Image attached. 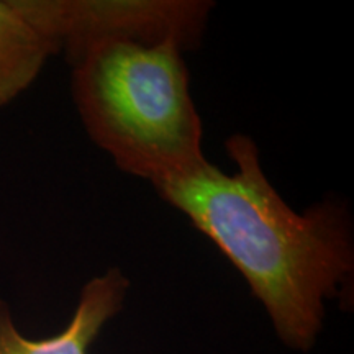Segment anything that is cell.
<instances>
[{
    "mask_svg": "<svg viewBox=\"0 0 354 354\" xmlns=\"http://www.w3.org/2000/svg\"><path fill=\"white\" fill-rule=\"evenodd\" d=\"M225 148L236 166L233 174L207 159L153 187L245 277L281 342L308 353L323 328L326 302L353 286L348 205L331 197L297 214L266 177L251 136L232 135Z\"/></svg>",
    "mask_w": 354,
    "mask_h": 354,
    "instance_id": "1",
    "label": "cell"
},
{
    "mask_svg": "<svg viewBox=\"0 0 354 354\" xmlns=\"http://www.w3.org/2000/svg\"><path fill=\"white\" fill-rule=\"evenodd\" d=\"M177 43L99 39L66 51L88 138L127 174L162 183L207 161L203 127Z\"/></svg>",
    "mask_w": 354,
    "mask_h": 354,
    "instance_id": "2",
    "label": "cell"
},
{
    "mask_svg": "<svg viewBox=\"0 0 354 354\" xmlns=\"http://www.w3.org/2000/svg\"><path fill=\"white\" fill-rule=\"evenodd\" d=\"M43 17L69 51L99 39L148 44L177 43L184 51L198 46L212 2L202 0H41Z\"/></svg>",
    "mask_w": 354,
    "mask_h": 354,
    "instance_id": "3",
    "label": "cell"
},
{
    "mask_svg": "<svg viewBox=\"0 0 354 354\" xmlns=\"http://www.w3.org/2000/svg\"><path fill=\"white\" fill-rule=\"evenodd\" d=\"M130 281L120 268H109L86 282L74 315L63 331L50 338L30 339L17 330L0 295V354H91L104 326L122 312Z\"/></svg>",
    "mask_w": 354,
    "mask_h": 354,
    "instance_id": "4",
    "label": "cell"
},
{
    "mask_svg": "<svg viewBox=\"0 0 354 354\" xmlns=\"http://www.w3.org/2000/svg\"><path fill=\"white\" fill-rule=\"evenodd\" d=\"M59 51L41 0H0V109L32 87Z\"/></svg>",
    "mask_w": 354,
    "mask_h": 354,
    "instance_id": "5",
    "label": "cell"
}]
</instances>
